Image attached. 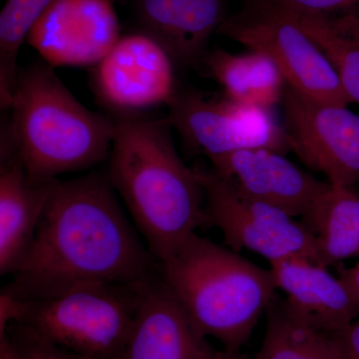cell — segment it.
<instances>
[{
  "label": "cell",
  "instance_id": "d4e9b609",
  "mask_svg": "<svg viewBox=\"0 0 359 359\" xmlns=\"http://www.w3.org/2000/svg\"><path fill=\"white\" fill-rule=\"evenodd\" d=\"M339 278L359 306V261L353 268L340 269Z\"/></svg>",
  "mask_w": 359,
  "mask_h": 359
},
{
  "label": "cell",
  "instance_id": "2e32d148",
  "mask_svg": "<svg viewBox=\"0 0 359 359\" xmlns=\"http://www.w3.org/2000/svg\"><path fill=\"white\" fill-rule=\"evenodd\" d=\"M226 0H136L143 32L170 54L178 68H197L212 33L226 20Z\"/></svg>",
  "mask_w": 359,
  "mask_h": 359
},
{
  "label": "cell",
  "instance_id": "5b68a950",
  "mask_svg": "<svg viewBox=\"0 0 359 359\" xmlns=\"http://www.w3.org/2000/svg\"><path fill=\"white\" fill-rule=\"evenodd\" d=\"M146 282L89 283L48 299L23 301L15 323L80 355L117 359L128 339Z\"/></svg>",
  "mask_w": 359,
  "mask_h": 359
},
{
  "label": "cell",
  "instance_id": "9a60e30c",
  "mask_svg": "<svg viewBox=\"0 0 359 359\" xmlns=\"http://www.w3.org/2000/svg\"><path fill=\"white\" fill-rule=\"evenodd\" d=\"M271 264L276 289L287 306L309 325L339 334L359 316V306L346 285L323 266L302 257Z\"/></svg>",
  "mask_w": 359,
  "mask_h": 359
},
{
  "label": "cell",
  "instance_id": "4fadbf2b",
  "mask_svg": "<svg viewBox=\"0 0 359 359\" xmlns=\"http://www.w3.org/2000/svg\"><path fill=\"white\" fill-rule=\"evenodd\" d=\"M209 160L212 171L241 193L294 219L308 214L327 184L269 149H245Z\"/></svg>",
  "mask_w": 359,
  "mask_h": 359
},
{
  "label": "cell",
  "instance_id": "6da1fadb",
  "mask_svg": "<svg viewBox=\"0 0 359 359\" xmlns=\"http://www.w3.org/2000/svg\"><path fill=\"white\" fill-rule=\"evenodd\" d=\"M107 174L57 180L22 263L4 287L21 301L89 283L136 285L159 269Z\"/></svg>",
  "mask_w": 359,
  "mask_h": 359
},
{
  "label": "cell",
  "instance_id": "7a4b0ae2",
  "mask_svg": "<svg viewBox=\"0 0 359 359\" xmlns=\"http://www.w3.org/2000/svg\"><path fill=\"white\" fill-rule=\"evenodd\" d=\"M108 177L158 262L205 223V194L180 157L167 118L113 117Z\"/></svg>",
  "mask_w": 359,
  "mask_h": 359
},
{
  "label": "cell",
  "instance_id": "8fae6325",
  "mask_svg": "<svg viewBox=\"0 0 359 359\" xmlns=\"http://www.w3.org/2000/svg\"><path fill=\"white\" fill-rule=\"evenodd\" d=\"M120 39L112 0H54L26 43L51 67H94Z\"/></svg>",
  "mask_w": 359,
  "mask_h": 359
},
{
  "label": "cell",
  "instance_id": "ba28073f",
  "mask_svg": "<svg viewBox=\"0 0 359 359\" xmlns=\"http://www.w3.org/2000/svg\"><path fill=\"white\" fill-rule=\"evenodd\" d=\"M194 169L205 194L204 226L219 229L231 250L257 252L269 264L302 257L323 264L316 238L302 222L248 197L212 169Z\"/></svg>",
  "mask_w": 359,
  "mask_h": 359
},
{
  "label": "cell",
  "instance_id": "30bf717a",
  "mask_svg": "<svg viewBox=\"0 0 359 359\" xmlns=\"http://www.w3.org/2000/svg\"><path fill=\"white\" fill-rule=\"evenodd\" d=\"M285 129L292 152L321 172L330 183L359 182V115L346 106L316 100L285 87L282 101Z\"/></svg>",
  "mask_w": 359,
  "mask_h": 359
},
{
  "label": "cell",
  "instance_id": "8992f818",
  "mask_svg": "<svg viewBox=\"0 0 359 359\" xmlns=\"http://www.w3.org/2000/svg\"><path fill=\"white\" fill-rule=\"evenodd\" d=\"M217 32L250 50L266 53L280 68L287 86L299 93L337 105L353 103L320 47L289 13L266 0H249Z\"/></svg>",
  "mask_w": 359,
  "mask_h": 359
},
{
  "label": "cell",
  "instance_id": "9c48e42d",
  "mask_svg": "<svg viewBox=\"0 0 359 359\" xmlns=\"http://www.w3.org/2000/svg\"><path fill=\"white\" fill-rule=\"evenodd\" d=\"M166 49L146 33L120 37L94 66L92 89L112 117L148 114L173 100L180 84Z\"/></svg>",
  "mask_w": 359,
  "mask_h": 359
},
{
  "label": "cell",
  "instance_id": "ffe728a7",
  "mask_svg": "<svg viewBox=\"0 0 359 359\" xmlns=\"http://www.w3.org/2000/svg\"><path fill=\"white\" fill-rule=\"evenodd\" d=\"M287 13L327 56L353 103L359 104V11L340 15Z\"/></svg>",
  "mask_w": 359,
  "mask_h": 359
},
{
  "label": "cell",
  "instance_id": "52a82bcc",
  "mask_svg": "<svg viewBox=\"0 0 359 359\" xmlns=\"http://www.w3.org/2000/svg\"><path fill=\"white\" fill-rule=\"evenodd\" d=\"M168 110V122L194 155L209 159L245 149H269L283 155L292 151L285 127L264 108L180 86Z\"/></svg>",
  "mask_w": 359,
  "mask_h": 359
},
{
  "label": "cell",
  "instance_id": "7402d4cb",
  "mask_svg": "<svg viewBox=\"0 0 359 359\" xmlns=\"http://www.w3.org/2000/svg\"><path fill=\"white\" fill-rule=\"evenodd\" d=\"M1 339L6 340L13 359H92L51 344L15 323L6 327Z\"/></svg>",
  "mask_w": 359,
  "mask_h": 359
},
{
  "label": "cell",
  "instance_id": "277c9868",
  "mask_svg": "<svg viewBox=\"0 0 359 359\" xmlns=\"http://www.w3.org/2000/svg\"><path fill=\"white\" fill-rule=\"evenodd\" d=\"M159 275L205 337L240 354L275 297L271 269L194 233L164 261Z\"/></svg>",
  "mask_w": 359,
  "mask_h": 359
},
{
  "label": "cell",
  "instance_id": "4316f807",
  "mask_svg": "<svg viewBox=\"0 0 359 359\" xmlns=\"http://www.w3.org/2000/svg\"><path fill=\"white\" fill-rule=\"evenodd\" d=\"M231 359H243V356L240 354H236V355H233V358Z\"/></svg>",
  "mask_w": 359,
  "mask_h": 359
},
{
  "label": "cell",
  "instance_id": "cb8c5ba5",
  "mask_svg": "<svg viewBox=\"0 0 359 359\" xmlns=\"http://www.w3.org/2000/svg\"><path fill=\"white\" fill-rule=\"evenodd\" d=\"M339 335L348 359H359V316Z\"/></svg>",
  "mask_w": 359,
  "mask_h": 359
},
{
  "label": "cell",
  "instance_id": "5bb4252c",
  "mask_svg": "<svg viewBox=\"0 0 359 359\" xmlns=\"http://www.w3.org/2000/svg\"><path fill=\"white\" fill-rule=\"evenodd\" d=\"M0 158V275L4 276L13 275L29 252L58 179L32 178L4 135Z\"/></svg>",
  "mask_w": 359,
  "mask_h": 359
},
{
  "label": "cell",
  "instance_id": "44dd1931",
  "mask_svg": "<svg viewBox=\"0 0 359 359\" xmlns=\"http://www.w3.org/2000/svg\"><path fill=\"white\" fill-rule=\"evenodd\" d=\"M54 0H7L0 13V104L7 111L13 102L18 55L35 21Z\"/></svg>",
  "mask_w": 359,
  "mask_h": 359
},
{
  "label": "cell",
  "instance_id": "603a6c76",
  "mask_svg": "<svg viewBox=\"0 0 359 359\" xmlns=\"http://www.w3.org/2000/svg\"><path fill=\"white\" fill-rule=\"evenodd\" d=\"M283 11L306 15H330L359 11V0H266Z\"/></svg>",
  "mask_w": 359,
  "mask_h": 359
},
{
  "label": "cell",
  "instance_id": "ac0fdd59",
  "mask_svg": "<svg viewBox=\"0 0 359 359\" xmlns=\"http://www.w3.org/2000/svg\"><path fill=\"white\" fill-rule=\"evenodd\" d=\"M302 222L316 238L323 266L359 257V195L353 187L328 182Z\"/></svg>",
  "mask_w": 359,
  "mask_h": 359
},
{
  "label": "cell",
  "instance_id": "e0dca14e",
  "mask_svg": "<svg viewBox=\"0 0 359 359\" xmlns=\"http://www.w3.org/2000/svg\"><path fill=\"white\" fill-rule=\"evenodd\" d=\"M199 67L231 100L269 110L282 103L287 83L275 61L264 52L236 54L216 48L207 52Z\"/></svg>",
  "mask_w": 359,
  "mask_h": 359
},
{
  "label": "cell",
  "instance_id": "7c38bea8",
  "mask_svg": "<svg viewBox=\"0 0 359 359\" xmlns=\"http://www.w3.org/2000/svg\"><path fill=\"white\" fill-rule=\"evenodd\" d=\"M201 334L185 309L157 275L144 283L140 304L117 359H231Z\"/></svg>",
  "mask_w": 359,
  "mask_h": 359
},
{
  "label": "cell",
  "instance_id": "d6986e66",
  "mask_svg": "<svg viewBox=\"0 0 359 359\" xmlns=\"http://www.w3.org/2000/svg\"><path fill=\"white\" fill-rule=\"evenodd\" d=\"M266 332L254 359H348L339 334L309 325L275 295L266 309Z\"/></svg>",
  "mask_w": 359,
  "mask_h": 359
},
{
  "label": "cell",
  "instance_id": "3957f363",
  "mask_svg": "<svg viewBox=\"0 0 359 359\" xmlns=\"http://www.w3.org/2000/svg\"><path fill=\"white\" fill-rule=\"evenodd\" d=\"M9 110L2 135L32 178L52 181L109 158L114 118L85 107L44 61L20 67Z\"/></svg>",
  "mask_w": 359,
  "mask_h": 359
},
{
  "label": "cell",
  "instance_id": "484cf974",
  "mask_svg": "<svg viewBox=\"0 0 359 359\" xmlns=\"http://www.w3.org/2000/svg\"><path fill=\"white\" fill-rule=\"evenodd\" d=\"M0 359H13L9 347L4 339H0Z\"/></svg>",
  "mask_w": 359,
  "mask_h": 359
}]
</instances>
